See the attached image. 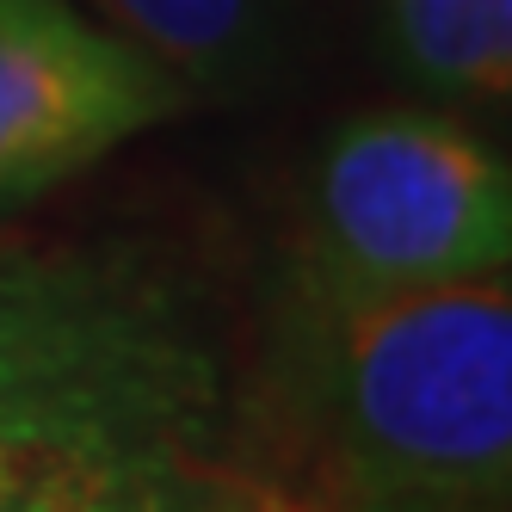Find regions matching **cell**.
<instances>
[{"mask_svg":"<svg viewBox=\"0 0 512 512\" xmlns=\"http://www.w3.org/2000/svg\"><path fill=\"white\" fill-rule=\"evenodd\" d=\"M420 512H500V506H420Z\"/></svg>","mask_w":512,"mask_h":512,"instance_id":"obj_7","label":"cell"},{"mask_svg":"<svg viewBox=\"0 0 512 512\" xmlns=\"http://www.w3.org/2000/svg\"><path fill=\"white\" fill-rule=\"evenodd\" d=\"M506 253V167L451 118L383 105L327 136L309 179L303 278L340 290H426L500 278Z\"/></svg>","mask_w":512,"mask_h":512,"instance_id":"obj_3","label":"cell"},{"mask_svg":"<svg viewBox=\"0 0 512 512\" xmlns=\"http://www.w3.org/2000/svg\"><path fill=\"white\" fill-rule=\"evenodd\" d=\"M0 512H290L173 278L124 253L0 260Z\"/></svg>","mask_w":512,"mask_h":512,"instance_id":"obj_1","label":"cell"},{"mask_svg":"<svg viewBox=\"0 0 512 512\" xmlns=\"http://www.w3.org/2000/svg\"><path fill=\"white\" fill-rule=\"evenodd\" d=\"M105 31L149 56L179 93H247L278 62V0H87Z\"/></svg>","mask_w":512,"mask_h":512,"instance_id":"obj_5","label":"cell"},{"mask_svg":"<svg viewBox=\"0 0 512 512\" xmlns=\"http://www.w3.org/2000/svg\"><path fill=\"white\" fill-rule=\"evenodd\" d=\"M284 395L352 512L500 506L512 475V297L500 278L340 290L297 272Z\"/></svg>","mask_w":512,"mask_h":512,"instance_id":"obj_2","label":"cell"},{"mask_svg":"<svg viewBox=\"0 0 512 512\" xmlns=\"http://www.w3.org/2000/svg\"><path fill=\"white\" fill-rule=\"evenodd\" d=\"M179 93L75 0H0V198H38L173 118Z\"/></svg>","mask_w":512,"mask_h":512,"instance_id":"obj_4","label":"cell"},{"mask_svg":"<svg viewBox=\"0 0 512 512\" xmlns=\"http://www.w3.org/2000/svg\"><path fill=\"white\" fill-rule=\"evenodd\" d=\"M389 38L426 87L469 99L512 87V0H389Z\"/></svg>","mask_w":512,"mask_h":512,"instance_id":"obj_6","label":"cell"}]
</instances>
